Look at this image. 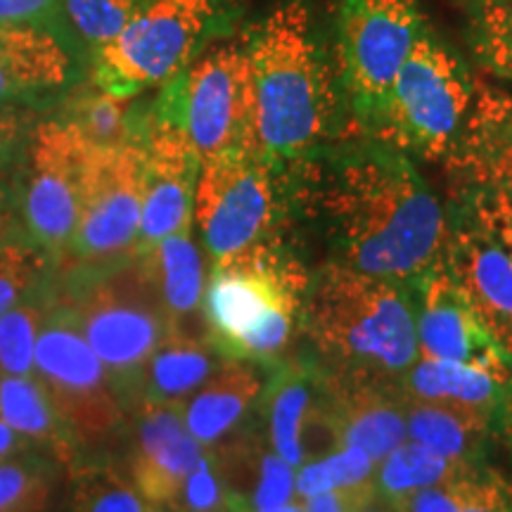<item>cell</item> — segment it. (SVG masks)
<instances>
[{
    "mask_svg": "<svg viewBox=\"0 0 512 512\" xmlns=\"http://www.w3.org/2000/svg\"><path fill=\"white\" fill-rule=\"evenodd\" d=\"M302 164L344 266L403 283L439 259L444 209L411 157L358 136L325 145Z\"/></svg>",
    "mask_w": 512,
    "mask_h": 512,
    "instance_id": "cell-1",
    "label": "cell"
},
{
    "mask_svg": "<svg viewBox=\"0 0 512 512\" xmlns=\"http://www.w3.org/2000/svg\"><path fill=\"white\" fill-rule=\"evenodd\" d=\"M249 119L245 150L285 171L330 145L339 121V88L320 50L309 10L287 3L245 36Z\"/></svg>",
    "mask_w": 512,
    "mask_h": 512,
    "instance_id": "cell-2",
    "label": "cell"
},
{
    "mask_svg": "<svg viewBox=\"0 0 512 512\" xmlns=\"http://www.w3.org/2000/svg\"><path fill=\"white\" fill-rule=\"evenodd\" d=\"M309 278L271 242L211 266L204 328L226 361H268L290 342Z\"/></svg>",
    "mask_w": 512,
    "mask_h": 512,
    "instance_id": "cell-3",
    "label": "cell"
},
{
    "mask_svg": "<svg viewBox=\"0 0 512 512\" xmlns=\"http://www.w3.org/2000/svg\"><path fill=\"white\" fill-rule=\"evenodd\" d=\"M306 323L313 342L349 366L403 373L418 356L415 316L401 283L344 264L323 268L309 287Z\"/></svg>",
    "mask_w": 512,
    "mask_h": 512,
    "instance_id": "cell-4",
    "label": "cell"
},
{
    "mask_svg": "<svg viewBox=\"0 0 512 512\" xmlns=\"http://www.w3.org/2000/svg\"><path fill=\"white\" fill-rule=\"evenodd\" d=\"M55 283L131 415L140 375L171 330L150 275L133 256L98 273L55 271Z\"/></svg>",
    "mask_w": 512,
    "mask_h": 512,
    "instance_id": "cell-5",
    "label": "cell"
},
{
    "mask_svg": "<svg viewBox=\"0 0 512 512\" xmlns=\"http://www.w3.org/2000/svg\"><path fill=\"white\" fill-rule=\"evenodd\" d=\"M475 76L463 60L425 31L401 64L366 138L430 162L451 157L470 114Z\"/></svg>",
    "mask_w": 512,
    "mask_h": 512,
    "instance_id": "cell-6",
    "label": "cell"
},
{
    "mask_svg": "<svg viewBox=\"0 0 512 512\" xmlns=\"http://www.w3.org/2000/svg\"><path fill=\"white\" fill-rule=\"evenodd\" d=\"M34 377L72 432L81 458L98 456L126 432L124 401L76 325L55 275L46 316L36 337Z\"/></svg>",
    "mask_w": 512,
    "mask_h": 512,
    "instance_id": "cell-7",
    "label": "cell"
},
{
    "mask_svg": "<svg viewBox=\"0 0 512 512\" xmlns=\"http://www.w3.org/2000/svg\"><path fill=\"white\" fill-rule=\"evenodd\" d=\"M425 31V17L415 0H339L335 79L351 124L363 138L375 126L401 64Z\"/></svg>",
    "mask_w": 512,
    "mask_h": 512,
    "instance_id": "cell-8",
    "label": "cell"
},
{
    "mask_svg": "<svg viewBox=\"0 0 512 512\" xmlns=\"http://www.w3.org/2000/svg\"><path fill=\"white\" fill-rule=\"evenodd\" d=\"M91 147L62 119L34 124L12 178L19 230L57 266L69 252L81 214L83 169Z\"/></svg>",
    "mask_w": 512,
    "mask_h": 512,
    "instance_id": "cell-9",
    "label": "cell"
},
{
    "mask_svg": "<svg viewBox=\"0 0 512 512\" xmlns=\"http://www.w3.org/2000/svg\"><path fill=\"white\" fill-rule=\"evenodd\" d=\"M143 164V138L91 147L83 169L79 226L69 252L55 266L57 273H98L136 256Z\"/></svg>",
    "mask_w": 512,
    "mask_h": 512,
    "instance_id": "cell-10",
    "label": "cell"
},
{
    "mask_svg": "<svg viewBox=\"0 0 512 512\" xmlns=\"http://www.w3.org/2000/svg\"><path fill=\"white\" fill-rule=\"evenodd\" d=\"M152 117L181 128L200 159L242 147L249 119V62L242 38L214 43L169 79Z\"/></svg>",
    "mask_w": 512,
    "mask_h": 512,
    "instance_id": "cell-11",
    "label": "cell"
},
{
    "mask_svg": "<svg viewBox=\"0 0 512 512\" xmlns=\"http://www.w3.org/2000/svg\"><path fill=\"white\" fill-rule=\"evenodd\" d=\"M219 0H150L119 36L98 48L93 83L114 98H136L169 81L195 55Z\"/></svg>",
    "mask_w": 512,
    "mask_h": 512,
    "instance_id": "cell-12",
    "label": "cell"
},
{
    "mask_svg": "<svg viewBox=\"0 0 512 512\" xmlns=\"http://www.w3.org/2000/svg\"><path fill=\"white\" fill-rule=\"evenodd\" d=\"M278 169L242 147L204 159L192 204L211 266L271 242L278 219Z\"/></svg>",
    "mask_w": 512,
    "mask_h": 512,
    "instance_id": "cell-13",
    "label": "cell"
},
{
    "mask_svg": "<svg viewBox=\"0 0 512 512\" xmlns=\"http://www.w3.org/2000/svg\"><path fill=\"white\" fill-rule=\"evenodd\" d=\"M143 211L136 256L192 223V204L202 159L181 128L152 117L143 136Z\"/></svg>",
    "mask_w": 512,
    "mask_h": 512,
    "instance_id": "cell-14",
    "label": "cell"
},
{
    "mask_svg": "<svg viewBox=\"0 0 512 512\" xmlns=\"http://www.w3.org/2000/svg\"><path fill=\"white\" fill-rule=\"evenodd\" d=\"M439 264L472 316L512 361V264L503 249L465 214L463 221L446 228Z\"/></svg>",
    "mask_w": 512,
    "mask_h": 512,
    "instance_id": "cell-15",
    "label": "cell"
},
{
    "mask_svg": "<svg viewBox=\"0 0 512 512\" xmlns=\"http://www.w3.org/2000/svg\"><path fill=\"white\" fill-rule=\"evenodd\" d=\"M128 420L126 475L147 503L166 510L207 448L185 427L183 406L140 403Z\"/></svg>",
    "mask_w": 512,
    "mask_h": 512,
    "instance_id": "cell-16",
    "label": "cell"
},
{
    "mask_svg": "<svg viewBox=\"0 0 512 512\" xmlns=\"http://www.w3.org/2000/svg\"><path fill=\"white\" fill-rule=\"evenodd\" d=\"M415 339L420 361H456L510 380V361L467 309L439 259L422 273Z\"/></svg>",
    "mask_w": 512,
    "mask_h": 512,
    "instance_id": "cell-17",
    "label": "cell"
},
{
    "mask_svg": "<svg viewBox=\"0 0 512 512\" xmlns=\"http://www.w3.org/2000/svg\"><path fill=\"white\" fill-rule=\"evenodd\" d=\"M472 188L512 192V88L477 79L458 145L446 159Z\"/></svg>",
    "mask_w": 512,
    "mask_h": 512,
    "instance_id": "cell-18",
    "label": "cell"
},
{
    "mask_svg": "<svg viewBox=\"0 0 512 512\" xmlns=\"http://www.w3.org/2000/svg\"><path fill=\"white\" fill-rule=\"evenodd\" d=\"M72 41L34 24H0V105L38 102L74 81Z\"/></svg>",
    "mask_w": 512,
    "mask_h": 512,
    "instance_id": "cell-19",
    "label": "cell"
},
{
    "mask_svg": "<svg viewBox=\"0 0 512 512\" xmlns=\"http://www.w3.org/2000/svg\"><path fill=\"white\" fill-rule=\"evenodd\" d=\"M138 259L155 285L171 330L207 337L202 313L207 268H204L202 249L192 238V223L164 238L155 249L140 254Z\"/></svg>",
    "mask_w": 512,
    "mask_h": 512,
    "instance_id": "cell-20",
    "label": "cell"
},
{
    "mask_svg": "<svg viewBox=\"0 0 512 512\" xmlns=\"http://www.w3.org/2000/svg\"><path fill=\"white\" fill-rule=\"evenodd\" d=\"M233 510H268L292 501L294 467L275 451L240 437L209 448Z\"/></svg>",
    "mask_w": 512,
    "mask_h": 512,
    "instance_id": "cell-21",
    "label": "cell"
},
{
    "mask_svg": "<svg viewBox=\"0 0 512 512\" xmlns=\"http://www.w3.org/2000/svg\"><path fill=\"white\" fill-rule=\"evenodd\" d=\"M264 377L247 361H223L219 370L183 403L188 432L207 448L219 446L259 399Z\"/></svg>",
    "mask_w": 512,
    "mask_h": 512,
    "instance_id": "cell-22",
    "label": "cell"
},
{
    "mask_svg": "<svg viewBox=\"0 0 512 512\" xmlns=\"http://www.w3.org/2000/svg\"><path fill=\"white\" fill-rule=\"evenodd\" d=\"M221 354L207 337L169 330L140 375L136 406L174 403L183 406L219 370Z\"/></svg>",
    "mask_w": 512,
    "mask_h": 512,
    "instance_id": "cell-23",
    "label": "cell"
},
{
    "mask_svg": "<svg viewBox=\"0 0 512 512\" xmlns=\"http://www.w3.org/2000/svg\"><path fill=\"white\" fill-rule=\"evenodd\" d=\"M0 418L31 446L55 456L64 467L81 458L72 432L36 377L0 375Z\"/></svg>",
    "mask_w": 512,
    "mask_h": 512,
    "instance_id": "cell-24",
    "label": "cell"
},
{
    "mask_svg": "<svg viewBox=\"0 0 512 512\" xmlns=\"http://www.w3.org/2000/svg\"><path fill=\"white\" fill-rule=\"evenodd\" d=\"M339 448H361L377 465L408 439L406 415L373 387L342 394L332 408Z\"/></svg>",
    "mask_w": 512,
    "mask_h": 512,
    "instance_id": "cell-25",
    "label": "cell"
},
{
    "mask_svg": "<svg viewBox=\"0 0 512 512\" xmlns=\"http://www.w3.org/2000/svg\"><path fill=\"white\" fill-rule=\"evenodd\" d=\"M57 512H157L121 470L102 456L79 458L64 472Z\"/></svg>",
    "mask_w": 512,
    "mask_h": 512,
    "instance_id": "cell-26",
    "label": "cell"
},
{
    "mask_svg": "<svg viewBox=\"0 0 512 512\" xmlns=\"http://www.w3.org/2000/svg\"><path fill=\"white\" fill-rule=\"evenodd\" d=\"M510 380L489 370L456 361H420L408 375V389L418 401L448 403L491 415Z\"/></svg>",
    "mask_w": 512,
    "mask_h": 512,
    "instance_id": "cell-27",
    "label": "cell"
},
{
    "mask_svg": "<svg viewBox=\"0 0 512 512\" xmlns=\"http://www.w3.org/2000/svg\"><path fill=\"white\" fill-rule=\"evenodd\" d=\"M57 119L67 121L88 147H112L143 138L150 112H140L133 98H114L91 81L69 95Z\"/></svg>",
    "mask_w": 512,
    "mask_h": 512,
    "instance_id": "cell-28",
    "label": "cell"
},
{
    "mask_svg": "<svg viewBox=\"0 0 512 512\" xmlns=\"http://www.w3.org/2000/svg\"><path fill=\"white\" fill-rule=\"evenodd\" d=\"M489 418L491 415L448 403L418 401L406 411V432L415 444L463 465L482 444Z\"/></svg>",
    "mask_w": 512,
    "mask_h": 512,
    "instance_id": "cell-29",
    "label": "cell"
},
{
    "mask_svg": "<svg viewBox=\"0 0 512 512\" xmlns=\"http://www.w3.org/2000/svg\"><path fill=\"white\" fill-rule=\"evenodd\" d=\"M64 467L50 453L29 451L0 463V512H57Z\"/></svg>",
    "mask_w": 512,
    "mask_h": 512,
    "instance_id": "cell-30",
    "label": "cell"
},
{
    "mask_svg": "<svg viewBox=\"0 0 512 512\" xmlns=\"http://www.w3.org/2000/svg\"><path fill=\"white\" fill-rule=\"evenodd\" d=\"M460 477H465L463 465L453 463L415 441H403L387 458L377 463L375 489L396 503L415 491L451 484Z\"/></svg>",
    "mask_w": 512,
    "mask_h": 512,
    "instance_id": "cell-31",
    "label": "cell"
},
{
    "mask_svg": "<svg viewBox=\"0 0 512 512\" xmlns=\"http://www.w3.org/2000/svg\"><path fill=\"white\" fill-rule=\"evenodd\" d=\"M311 411V377L302 370H285L268 394V439L273 451L292 467L304 465L302 430Z\"/></svg>",
    "mask_w": 512,
    "mask_h": 512,
    "instance_id": "cell-32",
    "label": "cell"
},
{
    "mask_svg": "<svg viewBox=\"0 0 512 512\" xmlns=\"http://www.w3.org/2000/svg\"><path fill=\"white\" fill-rule=\"evenodd\" d=\"M50 285L53 278L0 316V375L34 377L36 337L48 309Z\"/></svg>",
    "mask_w": 512,
    "mask_h": 512,
    "instance_id": "cell-33",
    "label": "cell"
},
{
    "mask_svg": "<svg viewBox=\"0 0 512 512\" xmlns=\"http://www.w3.org/2000/svg\"><path fill=\"white\" fill-rule=\"evenodd\" d=\"M470 43L486 72L512 81V0L472 3Z\"/></svg>",
    "mask_w": 512,
    "mask_h": 512,
    "instance_id": "cell-34",
    "label": "cell"
},
{
    "mask_svg": "<svg viewBox=\"0 0 512 512\" xmlns=\"http://www.w3.org/2000/svg\"><path fill=\"white\" fill-rule=\"evenodd\" d=\"M375 463L361 448L342 446L328 456L309 460L294 475V494L302 501L339 489H356L375 479Z\"/></svg>",
    "mask_w": 512,
    "mask_h": 512,
    "instance_id": "cell-35",
    "label": "cell"
},
{
    "mask_svg": "<svg viewBox=\"0 0 512 512\" xmlns=\"http://www.w3.org/2000/svg\"><path fill=\"white\" fill-rule=\"evenodd\" d=\"M55 264L41 249L17 240L0 247V316L48 285Z\"/></svg>",
    "mask_w": 512,
    "mask_h": 512,
    "instance_id": "cell-36",
    "label": "cell"
},
{
    "mask_svg": "<svg viewBox=\"0 0 512 512\" xmlns=\"http://www.w3.org/2000/svg\"><path fill=\"white\" fill-rule=\"evenodd\" d=\"M150 0H62L64 17L83 41L105 46Z\"/></svg>",
    "mask_w": 512,
    "mask_h": 512,
    "instance_id": "cell-37",
    "label": "cell"
},
{
    "mask_svg": "<svg viewBox=\"0 0 512 512\" xmlns=\"http://www.w3.org/2000/svg\"><path fill=\"white\" fill-rule=\"evenodd\" d=\"M169 512H230V496L226 484L216 470L211 453L197 463L190 477L185 479L183 489L178 491L176 501L166 508Z\"/></svg>",
    "mask_w": 512,
    "mask_h": 512,
    "instance_id": "cell-38",
    "label": "cell"
},
{
    "mask_svg": "<svg viewBox=\"0 0 512 512\" xmlns=\"http://www.w3.org/2000/svg\"><path fill=\"white\" fill-rule=\"evenodd\" d=\"M467 214L503 249V254L512 264V192L472 188Z\"/></svg>",
    "mask_w": 512,
    "mask_h": 512,
    "instance_id": "cell-39",
    "label": "cell"
},
{
    "mask_svg": "<svg viewBox=\"0 0 512 512\" xmlns=\"http://www.w3.org/2000/svg\"><path fill=\"white\" fill-rule=\"evenodd\" d=\"M34 119L19 105H0V185H12Z\"/></svg>",
    "mask_w": 512,
    "mask_h": 512,
    "instance_id": "cell-40",
    "label": "cell"
},
{
    "mask_svg": "<svg viewBox=\"0 0 512 512\" xmlns=\"http://www.w3.org/2000/svg\"><path fill=\"white\" fill-rule=\"evenodd\" d=\"M64 19L62 0H0V24H34L67 36Z\"/></svg>",
    "mask_w": 512,
    "mask_h": 512,
    "instance_id": "cell-41",
    "label": "cell"
},
{
    "mask_svg": "<svg viewBox=\"0 0 512 512\" xmlns=\"http://www.w3.org/2000/svg\"><path fill=\"white\" fill-rule=\"evenodd\" d=\"M460 512H510V491L496 479L460 477L456 482Z\"/></svg>",
    "mask_w": 512,
    "mask_h": 512,
    "instance_id": "cell-42",
    "label": "cell"
},
{
    "mask_svg": "<svg viewBox=\"0 0 512 512\" xmlns=\"http://www.w3.org/2000/svg\"><path fill=\"white\" fill-rule=\"evenodd\" d=\"M456 482L415 491V494L396 501V508H399V512H460Z\"/></svg>",
    "mask_w": 512,
    "mask_h": 512,
    "instance_id": "cell-43",
    "label": "cell"
},
{
    "mask_svg": "<svg viewBox=\"0 0 512 512\" xmlns=\"http://www.w3.org/2000/svg\"><path fill=\"white\" fill-rule=\"evenodd\" d=\"M373 494H375V479L370 484L356 486V489H339V491H330V494L306 498L304 510L306 512H358L363 501Z\"/></svg>",
    "mask_w": 512,
    "mask_h": 512,
    "instance_id": "cell-44",
    "label": "cell"
},
{
    "mask_svg": "<svg viewBox=\"0 0 512 512\" xmlns=\"http://www.w3.org/2000/svg\"><path fill=\"white\" fill-rule=\"evenodd\" d=\"M17 240H24V238H22V230H19L15 200H12V188L10 185H0V247Z\"/></svg>",
    "mask_w": 512,
    "mask_h": 512,
    "instance_id": "cell-45",
    "label": "cell"
},
{
    "mask_svg": "<svg viewBox=\"0 0 512 512\" xmlns=\"http://www.w3.org/2000/svg\"><path fill=\"white\" fill-rule=\"evenodd\" d=\"M29 451H38V448L31 446L22 434H17L8 422L0 418V463L8 458L22 456V453H29Z\"/></svg>",
    "mask_w": 512,
    "mask_h": 512,
    "instance_id": "cell-46",
    "label": "cell"
},
{
    "mask_svg": "<svg viewBox=\"0 0 512 512\" xmlns=\"http://www.w3.org/2000/svg\"><path fill=\"white\" fill-rule=\"evenodd\" d=\"M503 403H501V425H503V437L508 441L510 451H512V384L508 382L503 392Z\"/></svg>",
    "mask_w": 512,
    "mask_h": 512,
    "instance_id": "cell-47",
    "label": "cell"
},
{
    "mask_svg": "<svg viewBox=\"0 0 512 512\" xmlns=\"http://www.w3.org/2000/svg\"><path fill=\"white\" fill-rule=\"evenodd\" d=\"M358 512H399V508H396L394 501H389L387 496H382L380 491L375 489V494L363 501V505L358 508Z\"/></svg>",
    "mask_w": 512,
    "mask_h": 512,
    "instance_id": "cell-48",
    "label": "cell"
},
{
    "mask_svg": "<svg viewBox=\"0 0 512 512\" xmlns=\"http://www.w3.org/2000/svg\"><path fill=\"white\" fill-rule=\"evenodd\" d=\"M233 512H306V510H304V501H290L285 505H278V508H268V510H233Z\"/></svg>",
    "mask_w": 512,
    "mask_h": 512,
    "instance_id": "cell-49",
    "label": "cell"
},
{
    "mask_svg": "<svg viewBox=\"0 0 512 512\" xmlns=\"http://www.w3.org/2000/svg\"><path fill=\"white\" fill-rule=\"evenodd\" d=\"M508 491H510V512H512V486H508Z\"/></svg>",
    "mask_w": 512,
    "mask_h": 512,
    "instance_id": "cell-50",
    "label": "cell"
},
{
    "mask_svg": "<svg viewBox=\"0 0 512 512\" xmlns=\"http://www.w3.org/2000/svg\"><path fill=\"white\" fill-rule=\"evenodd\" d=\"M157 512H169V510H157Z\"/></svg>",
    "mask_w": 512,
    "mask_h": 512,
    "instance_id": "cell-51",
    "label": "cell"
},
{
    "mask_svg": "<svg viewBox=\"0 0 512 512\" xmlns=\"http://www.w3.org/2000/svg\"><path fill=\"white\" fill-rule=\"evenodd\" d=\"M470 3H477V0H470Z\"/></svg>",
    "mask_w": 512,
    "mask_h": 512,
    "instance_id": "cell-52",
    "label": "cell"
},
{
    "mask_svg": "<svg viewBox=\"0 0 512 512\" xmlns=\"http://www.w3.org/2000/svg\"><path fill=\"white\" fill-rule=\"evenodd\" d=\"M508 83H510V88H512V81H508Z\"/></svg>",
    "mask_w": 512,
    "mask_h": 512,
    "instance_id": "cell-53",
    "label": "cell"
}]
</instances>
